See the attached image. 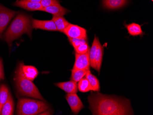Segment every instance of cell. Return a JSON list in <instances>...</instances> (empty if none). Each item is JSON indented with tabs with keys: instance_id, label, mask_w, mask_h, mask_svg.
<instances>
[{
	"instance_id": "21",
	"label": "cell",
	"mask_w": 153,
	"mask_h": 115,
	"mask_svg": "<svg viewBox=\"0 0 153 115\" xmlns=\"http://www.w3.org/2000/svg\"><path fill=\"white\" fill-rule=\"evenodd\" d=\"M10 94L7 87L2 84L0 86V114L3 105L7 102Z\"/></svg>"
},
{
	"instance_id": "15",
	"label": "cell",
	"mask_w": 153,
	"mask_h": 115,
	"mask_svg": "<svg viewBox=\"0 0 153 115\" xmlns=\"http://www.w3.org/2000/svg\"><path fill=\"white\" fill-rule=\"evenodd\" d=\"M125 26L128 30V32L130 36H143L144 34L141 26L136 23H133L128 24H125Z\"/></svg>"
},
{
	"instance_id": "11",
	"label": "cell",
	"mask_w": 153,
	"mask_h": 115,
	"mask_svg": "<svg viewBox=\"0 0 153 115\" xmlns=\"http://www.w3.org/2000/svg\"><path fill=\"white\" fill-rule=\"evenodd\" d=\"M40 11L50 13L53 16H63L69 12L68 10L62 7L60 3L43 7Z\"/></svg>"
},
{
	"instance_id": "2",
	"label": "cell",
	"mask_w": 153,
	"mask_h": 115,
	"mask_svg": "<svg viewBox=\"0 0 153 115\" xmlns=\"http://www.w3.org/2000/svg\"><path fill=\"white\" fill-rule=\"evenodd\" d=\"M32 29L30 17L20 13L13 20L4 33L3 39L9 48H11L14 40L19 38L24 33H26L31 37Z\"/></svg>"
},
{
	"instance_id": "13",
	"label": "cell",
	"mask_w": 153,
	"mask_h": 115,
	"mask_svg": "<svg viewBox=\"0 0 153 115\" xmlns=\"http://www.w3.org/2000/svg\"><path fill=\"white\" fill-rule=\"evenodd\" d=\"M128 0H103L105 8L110 10L119 9L128 3Z\"/></svg>"
},
{
	"instance_id": "20",
	"label": "cell",
	"mask_w": 153,
	"mask_h": 115,
	"mask_svg": "<svg viewBox=\"0 0 153 115\" xmlns=\"http://www.w3.org/2000/svg\"><path fill=\"white\" fill-rule=\"evenodd\" d=\"M100 43V42L98 38L95 36L92 45L89 50L90 67H91L94 69V59H95V56H96L97 48H98Z\"/></svg>"
},
{
	"instance_id": "16",
	"label": "cell",
	"mask_w": 153,
	"mask_h": 115,
	"mask_svg": "<svg viewBox=\"0 0 153 115\" xmlns=\"http://www.w3.org/2000/svg\"><path fill=\"white\" fill-rule=\"evenodd\" d=\"M14 109V103L13 99L10 93L8 99L2 107L0 115H13Z\"/></svg>"
},
{
	"instance_id": "26",
	"label": "cell",
	"mask_w": 153,
	"mask_h": 115,
	"mask_svg": "<svg viewBox=\"0 0 153 115\" xmlns=\"http://www.w3.org/2000/svg\"><path fill=\"white\" fill-rule=\"evenodd\" d=\"M40 3L43 8L54 4H58L59 3V0H41Z\"/></svg>"
},
{
	"instance_id": "25",
	"label": "cell",
	"mask_w": 153,
	"mask_h": 115,
	"mask_svg": "<svg viewBox=\"0 0 153 115\" xmlns=\"http://www.w3.org/2000/svg\"><path fill=\"white\" fill-rule=\"evenodd\" d=\"M89 49L90 48L87 42L81 45L74 48L75 53H78V54H84L86 53Z\"/></svg>"
},
{
	"instance_id": "14",
	"label": "cell",
	"mask_w": 153,
	"mask_h": 115,
	"mask_svg": "<svg viewBox=\"0 0 153 115\" xmlns=\"http://www.w3.org/2000/svg\"><path fill=\"white\" fill-rule=\"evenodd\" d=\"M22 70L25 76L30 80H34L37 77L39 72L36 67L32 66H26L23 64Z\"/></svg>"
},
{
	"instance_id": "27",
	"label": "cell",
	"mask_w": 153,
	"mask_h": 115,
	"mask_svg": "<svg viewBox=\"0 0 153 115\" xmlns=\"http://www.w3.org/2000/svg\"><path fill=\"white\" fill-rule=\"evenodd\" d=\"M5 75H4V69H3V62L1 58H0V80L4 79Z\"/></svg>"
},
{
	"instance_id": "9",
	"label": "cell",
	"mask_w": 153,
	"mask_h": 115,
	"mask_svg": "<svg viewBox=\"0 0 153 115\" xmlns=\"http://www.w3.org/2000/svg\"><path fill=\"white\" fill-rule=\"evenodd\" d=\"M32 28L35 29H40L47 31H57L56 26L52 20H39L32 19L31 20Z\"/></svg>"
},
{
	"instance_id": "7",
	"label": "cell",
	"mask_w": 153,
	"mask_h": 115,
	"mask_svg": "<svg viewBox=\"0 0 153 115\" xmlns=\"http://www.w3.org/2000/svg\"><path fill=\"white\" fill-rule=\"evenodd\" d=\"M89 50L84 54L75 53V61L73 69L89 70L90 67Z\"/></svg>"
},
{
	"instance_id": "1",
	"label": "cell",
	"mask_w": 153,
	"mask_h": 115,
	"mask_svg": "<svg viewBox=\"0 0 153 115\" xmlns=\"http://www.w3.org/2000/svg\"><path fill=\"white\" fill-rule=\"evenodd\" d=\"M93 115H133L129 100L93 93L88 98Z\"/></svg>"
},
{
	"instance_id": "17",
	"label": "cell",
	"mask_w": 153,
	"mask_h": 115,
	"mask_svg": "<svg viewBox=\"0 0 153 115\" xmlns=\"http://www.w3.org/2000/svg\"><path fill=\"white\" fill-rule=\"evenodd\" d=\"M52 20L56 26L57 31L61 32L63 33L65 29L70 24L63 16H53Z\"/></svg>"
},
{
	"instance_id": "10",
	"label": "cell",
	"mask_w": 153,
	"mask_h": 115,
	"mask_svg": "<svg viewBox=\"0 0 153 115\" xmlns=\"http://www.w3.org/2000/svg\"><path fill=\"white\" fill-rule=\"evenodd\" d=\"M14 5L31 11H40L43 8L41 3L32 2L26 0H17L14 3Z\"/></svg>"
},
{
	"instance_id": "22",
	"label": "cell",
	"mask_w": 153,
	"mask_h": 115,
	"mask_svg": "<svg viewBox=\"0 0 153 115\" xmlns=\"http://www.w3.org/2000/svg\"><path fill=\"white\" fill-rule=\"evenodd\" d=\"M89 70L84 69H72L71 80L75 82H79L81 79L84 78Z\"/></svg>"
},
{
	"instance_id": "28",
	"label": "cell",
	"mask_w": 153,
	"mask_h": 115,
	"mask_svg": "<svg viewBox=\"0 0 153 115\" xmlns=\"http://www.w3.org/2000/svg\"><path fill=\"white\" fill-rule=\"evenodd\" d=\"M29 1H32V2H37V3H40L41 0H26Z\"/></svg>"
},
{
	"instance_id": "24",
	"label": "cell",
	"mask_w": 153,
	"mask_h": 115,
	"mask_svg": "<svg viewBox=\"0 0 153 115\" xmlns=\"http://www.w3.org/2000/svg\"><path fill=\"white\" fill-rule=\"evenodd\" d=\"M68 39L71 44L74 47V48H76V47H78V46H79L87 42V40H86V39H80L68 38Z\"/></svg>"
},
{
	"instance_id": "18",
	"label": "cell",
	"mask_w": 153,
	"mask_h": 115,
	"mask_svg": "<svg viewBox=\"0 0 153 115\" xmlns=\"http://www.w3.org/2000/svg\"><path fill=\"white\" fill-rule=\"evenodd\" d=\"M103 53H104V48L101 45V44H99L98 47L97 48L96 56L94 59V68L96 71L99 73H100V68L102 65V60H103Z\"/></svg>"
},
{
	"instance_id": "5",
	"label": "cell",
	"mask_w": 153,
	"mask_h": 115,
	"mask_svg": "<svg viewBox=\"0 0 153 115\" xmlns=\"http://www.w3.org/2000/svg\"><path fill=\"white\" fill-rule=\"evenodd\" d=\"M18 13L0 4V39L2 38L3 31L11 19Z\"/></svg>"
},
{
	"instance_id": "6",
	"label": "cell",
	"mask_w": 153,
	"mask_h": 115,
	"mask_svg": "<svg viewBox=\"0 0 153 115\" xmlns=\"http://www.w3.org/2000/svg\"><path fill=\"white\" fill-rule=\"evenodd\" d=\"M63 33L70 38L87 39L86 30L76 25L69 24L64 30Z\"/></svg>"
},
{
	"instance_id": "4",
	"label": "cell",
	"mask_w": 153,
	"mask_h": 115,
	"mask_svg": "<svg viewBox=\"0 0 153 115\" xmlns=\"http://www.w3.org/2000/svg\"><path fill=\"white\" fill-rule=\"evenodd\" d=\"M48 104L43 100L30 99L21 98L19 99L16 114L19 115H35L41 114L49 108Z\"/></svg>"
},
{
	"instance_id": "8",
	"label": "cell",
	"mask_w": 153,
	"mask_h": 115,
	"mask_svg": "<svg viewBox=\"0 0 153 115\" xmlns=\"http://www.w3.org/2000/svg\"><path fill=\"white\" fill-rule=\"evenodd\" d=\"M66 99L72 112L74 114H78L85 107L76 93H68L66 96Z\"/></svg>"
},
{
	"instance_id": "12",
	"label": "cell",
	"mask_w": 153,
	"mask_h": 115,
	"mask_svg": "<svg viewBox=\"0 0 153 115\" xmlns=\"http://www.w3.org/2000/svg\"><path fill=\"white\" fill-rule=\"evenodd\" d=\"M55 85L63 90L68 93H76L78 91V84L74 81L60 82L55 84Z\"/></svg>"
},
{
	"instance_id": "3",
	"label": "cell",
	"mask_w": 153,
	"mask_h": 115,
	"mask_svg": "<svg viewBox=\"0 0 153 115\" xmlns=\"http://www.w3.org/2000/svg\"><path fill=\"white\" fill-rule=\"evenodd\" d=\"M23 63L19 64L16 70L15 80L17 91L21 96L30 97L45 101L37 87L32 81L24 75L22 70Z\"/></svg>"
},
{
	"instance_id": "29",
	"label": "cell",
	"mask_w": 153,
	"mask_h": 115,
	"mask_svg": "<svg viewBox=\"0 0 153 115\" xmlns=\"http://www.w3.org/2000/svg\"><path fill=\"white\" fill-rule=\"evenodd\" d=\"M151 1H153V0H151Z\"/></svg>"
},
{
	"instance_id": "19",
	"label": "cell",
	"mask_w": 153,
	"mask_h": 115,
	"mask_svg": "<svg viewBox=\"0 0 153 115\" xmlns=\"http://www.w3.org/2000/svg\"><path fill=\"white\" fill-rule=\"evenodd\" d=\"M85 78H86L88 81L90 86L91 88V91L94 92H99L100 91L99 81L94 75L91 73L90 70H89L87 73L86 74Z\"/></svg>"
},
{
	"instance_id": "23",
	"label": "cell",
	"mask_w": 153,
	"mask_h": 115,
	"mask_svg": "<svg viewBox=\"0 0 153 115\" xmlns=\"http://www.w3.org/2000/svg\"><path fill=\"white\" fill-rule=\"evenodd\" d=\"M78 90L82 93L88 92L91 91V88L88 81L85 77L78 82Z\"/></svg>"
}]
</instances>
